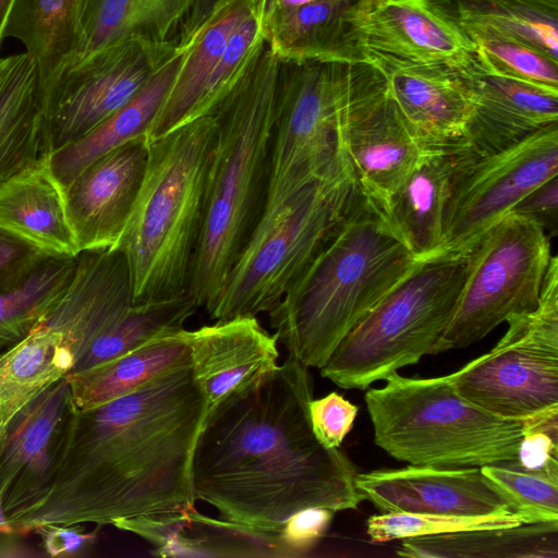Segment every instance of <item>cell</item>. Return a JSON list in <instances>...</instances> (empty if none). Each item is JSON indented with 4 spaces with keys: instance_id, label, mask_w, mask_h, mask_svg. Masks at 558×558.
Segmentation results:
<instances>
[{
    "instance_id": "cell-1",
    "label": "cell",
    "mask_w": 558,
    "mask_h": 558,
    "mask_svg": "<svg viewBox=\"0 0 558 558\" xmlns=\"http://www.w3.org/2000/svg\"><path fill=\"white\" fill-rule=\"evenodd\" d=\"M312 399L308 367L288 356L208 410L192 458L195 500L268 533L305 508L357 509L356 469L316 438Z\"/></svg>"
},
{
    "instance_id": "cell-2",
    "label": "cell",
    "mask_w": 558,
    "mask_h": 558,
    "mask_svg": "<svg viewBox=\"0 0 558 558\" xmlns=\"http://www.w3.org/2000/svg\"><path fill=\"white\" fill-rule=\"evenodd\" d=\"M207 411L192 361L77 410L51 489L17 532L193 508L192 458Z\"/></svg>"
},
{
    "instance_id": "cell-3",
    "label": "cell",
    "mask_w": 558,
    "mask_h": 558,
    "mask_svg": "<svg viewBox=\"0 0 558 558\" xmlns=\"http://www.w3.org/2000/svg\"><path fill=\"white\" fill-rule=\"evenodd\" d=\"M280 59L264 45L214 114L205 216L187 292L206 313L264 213Z\"/></svg>"
},
{
    "instance_id": "cell-4",
    "label": "cell",
    "mask_w": 558,
    "mask_h": 558,
    "mask_svg": "<svg viewBox=\"0 0 558 558\" xmlns=\"http://www.w3.org/2000/svg\"><path fill=\"white\" fill-rule=\"evenodd\" d=\"M420 262L360 194L268 313L288 356L320 368L339 342Z\"/></svg>"
},
{
    "instance_id": "cell-5",
    "label": "cell",
    "mask_w": 558,
    "mask_h": 558,
    "mask_svg": "<svg viewBox=\"0 0 558 558\" xmlns=\"http://www.w3.org/2000/svg\"><path fill=\"white\" fill-rule=\"evenodd\" d=\"M216 130L217 118L210 114L148 143L140 193L113 247L125 256L133 303L187 292L204 223Z\"/></svg>"
},
{
    "instance_id": "cell-6",
    "label": "cell",
    "mask_w": 558,
    "mask_h": 558,
    "mask_svg": "<svg viewBox=\"0 0 558 558\" xmlns=\"http://www.w3.org/2000/svg\"><path fill=\"white\" fill-rule=\"evenodd\" d=\"M364 400L375 444L412 465L481 468L517 460L523 424L493 415L461 397L447 375H389Z\"/></svg>"
},
{
    "instance_id": "cell-7",
    "label": "cell",
    "mask_w": 558,
    "mask_h": 558,
    "mask_svg": "<svg viewBox=\"0 0 558 558\" xmlns=\"http://www.w3.org/2000/svg\"><path fill=\"white\" fill-rule=\"evenodd\" d=\"M469 253L420 262L339 342L320 375L343 389L365 390L432 354L454 311Z\"/></svg>"
},
{
    "instance_id": "cell-8",
    "label": "cell",
    "mask_w": 558,
    "mask_h": 558,
    "mask_svg": "<svg viewBox=\"0 0 558 558\" xmlns=\"http://www.w3.org/2000/svg\"><path fill=\"white\" fill-rule=\"evenodd\" d=\"M360 192L345 158L264 215L208 316L269 313L342 221Z\"/></svg>"
},
{
    "instance_id": "cell-9",
    "label": "cell",
    "mask_w": 558,
    "mask_h": 558,
    "mask_svg": "<svg viewBox=\"0 0 558 558\" xmlns=\"http://www.w3.org/2000/svg\"><path fill=\"white\" fill-rule=\"evenodd\" d=\"M487 353L448 374L454 390L484 411L524 422L558 412V258L551 256L538 303L513 315Z\"/></svg>"
},
{
    "instance_id": "cell-10",
    "label": "cell",
    "mask_w": 558,
    "mask_h": 558,
    "mask_svg": "<svg viewBox=\"0 0 558 558\" xmlns=\"http://www.w3.org/2000/svg\"><path fill=\"white\" fill-rule=\"evenodd\" d=\"M468 253L454 311L432 354L464 349L511 316L534 310L551 258L545 231L511 213L481 234Z\"/></svg>"
},
{
    "instance_id": "cell-11",
    "label": "cell",
    "mask_w": 558,
    "mask_h": 558,
    "mask_svg": "<svg viewBox=\"0 0 558 558\" xmlns=\"http://www.w3.org/2000/svg\"><path fill=\"white\" fill-rule=\"evenodd\" d=\"M345 62L280 60L264 215L336 169L337 96Z\"/></svg>"
},
{
    "instance_id": "cell-12",
    "label": "cell",
    "mask_w": 558,
    "mask_h": 558,
    "mask_svg": "<svg viewBox=\"0 0 558 558\" xmlns=\"http://www.w3.org/2000/svg\"><path fill=\"white\" fill-rule=\"evenodd\" d=\"M337 137L362 197L384 214L393 193L432 151L410 131L380 72L345 62L337 96Z\"/></svg>"
},
{
    "instance_id": "cell-13",
    "label": "cell",
    "mask_w": 558,
    "mask_h": 558,
    "mask_svg": "<svg viewBox=\"0 0 558 558\" xmlns=\"http://www.w3.org/2000/svg\"><path fill=\"white\" fill-rule=\"evenodd\" d=\"M177 50L131 38L62 70L43 89V156L86 135L131 101Z\"/></svg>"
},
{
    "instance_id": "cell-14",
    "label": "cell",
    "mask_w": 558,
    "mask_h": 558,
    "mask_svg": "<svg viewBox=\"0 0 558 558\" xmlns=\"http://www.w3.org/2000/svg\"><path fill=\"white\" fill-rule=\"evenodd\" d=\"M558 175V122L493 154L452 162L442 253L469 251L532 190Z\"/></svg>"
},
{
    "instance_id": "cell-15",
    "label": "cell",
    "mask_w": 558,
    "mask_h": 558,
    "mask_svg": "<svg viewBox=\"0 0 558 558\" xmlns=\"http://www.w3.org/2000/svg\"><path fill=\"white\" fill-rule=\"evenodd\" d=\"M76 411L63 377L9 421L0 447V533L17 532L48 496Z\"/></svg>"
},
{
    "instance_id": "cell-16",
    "label": "cell",
    "mask_w": 558,
    "mask_h": 558,
    "mask_svg": "<svg viewBox=\"0 0 558 558\" xmlns=\"http://www.w3.org/2000/svg\"><path fill=\"white\" fill-rule=\"evenodd\" d=\"M362 61L384 76L413 135L430 150H447L463 136L473 113L468 69L415 63L371 51Z\"/></svg>"
},
{
    "instance_id": "cell-17",
    "label": "cell",
    "mask_w": 558,
    "mask_h": 558,
    "mask_svg": "<svg viewBox=\"0 0 558 558\" xmlns=\"http://www.w3.org/2000/svg\"><path fill=\"white\" fill-rule=\"evenodd\" d=\"M350 23L362 52L459 69L475 61L472 41L428 0H359Z\"/></svg>"
},
{
    "instance_id": "cell-18",
    "label": "cell",
    "mask_w": 558,
    "mask_h": 558,
    "mask_svg": "<svg viewBox=\"0 0 558 558\" xmlns=\"http://www.w3.org/2000/svg\"><path fill=\"white\" fill-rule=\"evenodd\" d=\"M147 160L146 136H138L89 163L63 189L78 253L116 247L140 193Z\"/></svg>"
},
{
    "instance_id": "cell-19",
    "label": "cell",
    "mask_w": 558,
    "mask_h": 558,
    "mask_svg": "<svg viewBox=\"0 0 558 558\" xmlns=\"http://www.w3.org/2000/svg\"><path fill=\"white\" fill-rule=\"evenodd\" d=\"M363 500L381 513L486 515L510 511L481 468L412 465L356 474Z\"/></svg>"
},
{
    "instance_id": "cell-20",
    "label": "cell",
    "mask_w": 558,
    "mask_h": 558,
    "mask_svg": "<svg viewBox=\"0 0 558 558\" xmlns=\"http://www.w3.org/2000/svg\"><path fill=\"white\" fill-rule=\"evenodd\" d=\"M468 76L473 113L463 136L446 150L453 163L505 149L558 122V92L487 73L476 60Z\"/></svg>"
},
{
    "instance_id": "cell-21",
    "label": "cell",
    "mask_w": 558,
    "mask_h": 558,
    "mask_svg": "<svg viewBox=\"0 0 558 558\" xmlns=\"http://www.w3.org/2000/svg\"><path fill=\"white\" fill-rule=\"evenodd\" d=\"M132 304L124 254L119 248L83 251L76 255V267L68 288L40 326L61 337L75 363Z\"/></svg>"
},
{
    "instance_id": "cell-22",
    "label": "cell",
    "mask_w": 558,
    "mask_h": 558,
    "mask_svg": "<svg viewBox=\"0 0 558 558\" xmlns=\"http://www.w3.org/2000/svg\"><path fill=\"white\" fill-rule=\"evenodd\" d=\"M181 335L208 410L278 365V340L256 317L216 320L195 330L182 329Z\"/></svg>"
},
{
    "instance_id": "cell-23",
    "label": "cell",
    "mask_w": 558,
    "mask_h": 558,
    "mask_svg": "<svg viewBox=\"0 0 558 558\" xmlns=\"http://www.w3.org/2000/svg\"><path fill=\"white\" fill-rule=\"evenodd\" d=\"M260 0H216L186 40L177 46L181 61L175 77L145 134L157 141L193 121L203 89L239 24Z\"/></svg>"
},
{
    "instance_id": "cell-24",
    "label": "cell",
    "mask_w": 558,
    "mask_h": 558,
    "mask_svg": "<svg viewBox=\"0 0 558 558\" xmlns=\"http://www.w3.org/2000/svg\"><path fill=\"white\" fill-rule=\"evenodd\" d=\"M44 101L36 62L0 56V186L43 157Z\"/></svg>"
},
{
    "instance_id": "cell-25",
    "label": "cell",
    "mask_w": 558,
    "mask_h": 558,
    "mask_svg": "<svg viewBox=\"0 0 558 558\" xmlns=\"http://www.w3.org/2000/svg\"><path fill=\"white\" fill-rule=\"evenodd\" d=\"M0 228L45 253L78 254L63 189L43 157L0 186Z\"/></svg>"
},
{
    "instance_id": "cell-26",
    "label": "cell",
    "mask_w": 558,
    "mask_h": 558,
    "mask_svg": "<svg viewBox=\"0 0 558 558\" xmlns=\"http://www.w3.org/2000/svg\"><path fill=\"white\" fill-rule=\"evenodd\" d=\"M195 2L83 0L76 50L63 70L126 39L175 41L179 28Z\"/></svg>"
},
{
    "instance_id": "cell-27",
    "label": "cell",
    "mask_w": 558,
    "mask_h": 558,
    "mask_svg": "<svg viewBox=\"0 0 558 558\" xmlns=\"http://www.w3.org/2000/svg\"><path fill=\"white\" fill-rule=\"evenodd\" d=\"M451 171L449 154L432 151L393 193L383 214L392 233L418 260L441 254Z\"/></svg>"
},
{
    "instance_id": "cell-28",
    "label": "cell",
    "mask_w": 558,
    "mask_h": 558,
    "mask_svg": "<svg viewBox=\"0 0 558 558\" xmlns=\"http://www.w3.org/2000/svg\"><path fill=\"white\" fill-rule=\"evenodd\" d=\"M180 61L181 50L177 47L172 57L124 107L83 137L43 156L49 172L62 189L99 157L146 134L175 77Z\"/></svg>"
},
{
    "instance_id": "cell-29",
    "label": "cell",
    "mask_w": 558,
    "mask_h": 558,
    "mask_svg": "<svg viewBox=\"0 0 558 558\" xmlns=\"http://www.w3.org/2000/svg\"><path fill=\"white\" fill-rule=\"evenodd\" d=\"M75 267L76 256L41 252L0 276V351L41 324L68 288Z\"/></svg>"
},
{
    "instance_id": "cell-30",
    "label": "cell",
    "mask_w": 558,
    "mask_h": 558,
    "mask_svg": "<svg viewBox=\"0 0 558 558\" xmlns=\"http://www.w3.org/2000/svg\"><path fill=\"white\" fill-rule=\"evenodd\" d=\"M464 34L487 32L558 60V0H428Z\"/></svg>"
},
{
    "instance_id": "cell-31",
    "label": "cell",
    "mask_w": 558,
    "mask_h": 558,
    "mask_svg": "<svg viewBox=\"0 0 558 558\" xmlns=\"http://www.w3.org/2000/svg\"><path fill=\"white\" fill-rule=\"evenodd\" d=\"M396 554L410 558H557L558 522L405 538Z\"/></svg>"
},
{
    "instance_id": "cell-32",
    "label": "cell",
    "mask_w": 558,
    "mask_h": 558,
    "mask_svg": "<svg viewBox=\"0 0 558 558\" xmlns=\"http://www.w3.org/2000/svg\"><path fill=\"white\" fill-rule=\"evenodd\" d=\"M181 330L156 338L107 363L66 375L76 409L93 408L128 395L155 377L191 362V351Z\"/></svg>"
},
{
    "instance_id": "cell-33",
    "label": "cell",
    "mask_w": 558,
    "mask_h": 558,
    "mask_svg": "<svg viewBox=\"0 0 558 558\" xmlns=\"http://www.w3.org/2000/svg\"><path fill=\"white\" fill-rule=\"evenodd\" d=\"M83 0H14L4 38H15L37 64L41 90L71 61Z\"/></svg>"
},
{
    "instance_id": "cell-34",
    "label": "cell",
    "mask_w": 558,
    "mask_h": 558,
    "mask_svg": "<svg viewBox=\"0 0 558 558\" xmlns=\"http://www.w3.org/2000/svg\"><path fill=\"white\" fill-rule=\"evenodd\" d=\"M74 356L61 337L37 326L0 352V404L8 421L44 390L65 377Z\"/></svg>"
},
{
    "instance_id": "cell-35",
    "label": "cell",
    "mask_w": 558,
    "mask_h": 558,
    "mask_svg": "<svg viewBox=\"0 0 558 558\" xmlns=\"http://www.w3.org/2000/svg\"><path fill=\"white\" fill-rule=\"evenodd\" d=\"M197 308L189 292L167 300L133 303L112 328L90 343L68 375L87 371L156 338L180 331Z\"/></svg>"
},
{
    "instance_id": "cell-36",
    "label": "cell",
    "mask_w": 558,
    "mask_h": 558,
    "mask_svg": "<svg viewBox=\"0 0 558 558\" xmlns=\"http://www.w3.org/2000/svg\"><path fill=\"white\" fill-rule=\"evenodd\" d=\"M481 471L522 524L558 522V472L526 469L515 460Z\"/></svg>"
},
{
    "instance_id": "cell-37",
    "label": "cell",
    "mask_w": 558,
    "mask_h": 558,
    "mask_svg": "<svg viewBox=\"0 0 558 558\" xmlns=\"http://www.w3.org/2000/svg\"><path fill=\"white\" fill-rule=\"evenodd\" d=\"M465 35L483 71L558 92V60L527 44L492 33Z\"/></svg>"
},
{
    "instance_id": "cell-38",
    "label": "cell",
    "mask_w": 558,
    "mask_h": 558,
    "mask_svg": "<svg viewBox=\"0 0 558 558\" xmlns=\"http://www.w3.org/2000/svg\"><path fill=\"white\" fill-rule=\"evenodd\" d=\"M266 44L260 1L239 24L218 64L210 74L193 112V121L214 114L236 83L246 73Z\"/></svg>"
},
{
    "instance_id": "cell-39",
    "label": "cell",
    "mask_w": 558,
    "mask_h": 558,
    "mask_svg": "<svg viewBox=\"0 0 558 558\" xmlns=\"http://www.w3.org/2000/svg\"><path fill=\"white\" fill-rule=\"evenodd\" d=\"M520 524H522L520 518L513 512L475 517L388 512L371 515L366 522V533L372 543H385L458 531L510 527Z\"/></svg>"
},
{
    "instance_id": "cell-40",
    "label": "cell",
    "mask_w": 558,
    "mask_h": 558,
    "mask_svg": "<svg viewBox=\"0 0 558 558\" xmlns=\"http://www.w3.org/2000/svg\"><path fill=\"white\" fill-rule=\"evenodd\" d=\"M517 462L531 470L558 472V412L522 422Z\"/></svg>"
},
{
    "instance_id": "cell-41",
    "label": "cell",
    "mask_w": 558,
    "mask_h": 558,
    "mask_svg": "<svg viewBox=\"0 0 558 558\" xmlns=\"http://www.w3.org/2000/svg\"><path fill=\"white\" fill-rule=\"evenodd\" d=\"M356 405L337 392L312 399L308 414L316 438L327 448H339L352 429L357 415Z\"/></svg>"
},
{
    "instance_id": "cell-42",
    "label": "cell",
    "mask_w": 558,
    "mask_h": 558,
    "mask_svg": "<svg viewBox=\"0 0 558 558\" xmlns=\"http://www.w3.org/2000/svg\"><path fill=\"white\" fill-rule=\"evenodd\" d=\"M333 513L327 508L311 507L292 514L278 532L290 557L307 554L325 535Z\"/></svg>"
},
{
    "instance_id": "cell-43",
    "label": "cell",
    "mask_w": 558,
    "mask_h": 558,
    "mask_svg": "<svg viewBox=\"0 0 558 558\" xmlns=\"http://www.w3.org/2000/svg\"><path fill=\"white\" fill-rule=\"evenodd\" d=\"M510 213L534 221L549 239L557 236L558 177L556 175L536 186Z\"/></svg>"
},
{
    "instance_id": "cell-44",
    "label": "cell",
    "mask_w": 558,
    "mask_h": 558,
    "mask_svg": "<svg viewBox=\"0 0 558 558\" xmlns=\"http://www.w3.org/2000/svg\"><path fill=\"white\" fill-rule=\"evenodd\" d=\"M337 0H260L265 32L282 28L314 17Z\"/></svg>"
},
{
    "instance_id": "cell-45",
    "label": "cell",
    "mask_w": 558,
    "mask_h": 558,
    "mask_svg": "<svg viewBox=\"0 0 558 558\" xmlns=\"http://www.w3.org/2000/svg\"><path fill=\"white\" fill-rule=\"evenodd\" d=\"M35 531L41 538L45 551L51 557H69L86 550L96 533H84L78 524L40 525Z\"/></svg>"
},
{
    "instance_id": "cell-46",
    "label": "cell",
    "mask_w": 558,
    "mask_h": 558,
    "mask_svg": "<svg viewBox=\"0 0 558 558\" xmlns=\"http://www.w3.org/2000/svg\"><path fill=\"white\" fill-rule=\"evenodd\" d=\"M43 251L0 228V276L32 260Z\"/></svg>"
},
{
    "instance_id": "cell-47",
    "label": "cell",
    "mask_w": 558,
    "mask_h": 558,
    "mask_svg": "<svg viewBox=\"0 0 558 558\" xmlns=\"http://www.w3.org/2000/svg\"><path fill=\"white\" fill-rule=\"evenodd\" d=\"M215 1L216 0H196L179 28L178 35L175 37L177 46L183 44L186 40V38L192 34V32L209 12Z\"/></svg>"
},
{
    "instance_id": "cell-48",
    "label": "cell",
    "mask_w": 558,
    "mask_h": 558,
    "mask_svg": "<svg viewBox=\"0 0 558 558\" xmlns=\"http://www.w3.org/2000/svg\"><path fill=\"white\" fill-rule=\"evenodd\" d=\"M14 0H0V51L5 40L4 26Z\"/></svg>"
},
{
    "instance_id": "cell-49",
    "label": "cell",
    "mask_w": 558,
    "mask_h": 558,
    "mask_svg": "<svg viewBox=\"0 0 558 558\" xmlns=\"http://www.w3.org/2000/svg\"><path fill=\"white\" fill-rule=\"evenodd\" d=\"M9 421L5 418L2 407L0 404V447L4 440Z\"/></svg>"
}]
</instances>
